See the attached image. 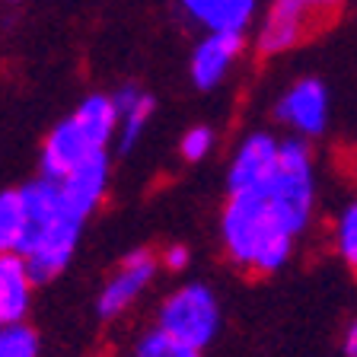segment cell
<instances>
[{"mask_svg": "<svg viewBox=\"0 0 357 357\" xmlns=\"http://www.w3.org/2000/svg\"><path fill=\"white\" fill-rule=\"evenodd\" d=\"M109 178H112L109 153L105 150H93L89 156H83L74 169H67L58 178V192L64 198V204L70 208V214L86 220L99 208L105 192H109Z\"/></svg>", "mask_w": 357, "mask_h": 357, "instance_id": "5b68a950", "label": "cell"}, {"mask_svg": "<svg viewBox=\"0 0 357 357\" xmlns=\"http://www.w3.org/2000/svg\"><path fill=\"white\" fill-rule=\"evenodd\" d=\"M160 332L169 335L176 344L192 351L208 348L220 328V306L214 290L204 284H185L178 287L160 310Z\"/></svg>", "mask_w": 357, "mask_h": 357, "instance_id": "277c9868", "label": "cell"}, {"mask_svg": "<svg viewBox=\"0 0 357 357\" xmlns=\"http://www.w3.org/2000/svg\"><path fill=\"white\" fill-rule=\"evenodd\" d=\"M70 121L77 125V131L86 137V144L93 150H105L115 141V105H112V96H102V93L86 96L74 109Z\"/></svg>", "mask_w": 357, "mask_h": 357, "instance_id": "9a60e30c", "label": "cell"}, {"mask_svg": "<svg viewBox=\"0 0 357 357\" xmlns=\"http://www.w3.org/2000/svg\"><path fill=\"white\" fill-rule=\"evenodd\" d=\"M243 54L239 32H208L192 54V80L198 89H214Z\"/></svg>", "mask_w": 357, "mask_h": 357, "instance_id": "30bf717a", "label": "cell"}, {"mask_svg": "<svg viewBox=\"0 0 357 357\" xmlns=\"http://www.w3.org/2000/svg\"><path fill=\"white\" fill-rule=\"evenodd\" d=\"M13 3H16V0H13Z\"/></svg>", "mask_w": 357, "mask_h": 357, "instance_id": "cb8c5ba5", "label": "cell"}, {"mask_svg": "<svg viewBox=\"0 0 357 357\" xmlns=\"http://www.w3.org/2000/svg\"><path fill=\"white\" fill-rule=\"evenodd\" d=\"M261 198L294 239L306 230L316 204V166L303 137L278 141V166L261 188Z\"/></svg>", "mask_w": 357, "mask_h": 357, "instance_id": "3957f363", "label": "cell"}, {"mask_svg": "<svg viewBox=\"0 0 357 357\" xmlns=\"http://www.w3.org/2000/svg\"><path fill=\"white\" fill-rule=\"evenodd\" d=\"M303 3H306V10H310V13L316 16L319 22L332 20V16L344 7V0H303Z\"/></svg>", "mask_w": 357, "mask_h": 357, "instance_id": "44dd1931", "label": "cell"}, {"mask_svg": "<svg viewBox=\"0 0 357 357\" xmlns=\"http://www.w3.org/2000/svg\"><path fill=\"white\" fill-rule=\"evenodd\" d=\"M278 166V141L271 134H249L243 144H239L236 156L230 163V176H227V185L230 195H243V192H261L265 182L271 178Z\"/></svg>", "mask_w": 357, "mask_h": 357, "instance_id": "9c48e42d", "label": "cell"}, {"mask_svg": "<svg viewBox=\"0 0 357 357\" xmlns=\"http://www.w3.org/2000/svg\"><path fill=\"white\" fill-rule=\"evenodd\" d=\"M0 357H38V335L22 322L0 326Z\"/></svg>", "mask_w": 357, "mask_h": 357, "instance_id": "e0dca14e", "label": "cell"}, {"mask_svg": "<svg viewBox=\"0 0 357 357\" xmlns=\"http://www.w3.org/2000/svg\"><path fill=\"white\" fill-rule=\"evenodd\" d=\"M220 233L230 259L259 275L278 271L294 252V236L278 223L261 192L230 195L223 208Z\"/></svg>", "mask_w": 357, "mask_h": 357, "instance_id": "7a4b0ae2", "label": "cell"}, {"mask_svg": "<svg viewBox=\"0 0 357 357\" xmlns=\"http://www.w3.org/2000/svg\"><path fill=\"white\" fill-rule=\"evenodd\" d=\"M137 357H198V351L185 348V344H176L169 335L153 328V332H147L137 342Z\"/></svg>", "mask_w": 357, "mask_h": 357, "instance_id": "d6986e66", "label": "cell"}, {"mask_svg": "<svg viewBox=\"0 0 357 357\" xmlns=\"http://www.w3.org/2000/svg\"><path fill=\"white\" fill-rule=\"evenodd\" d=\"M316 26H319V20L306 10L303 0H271V10L261 22L259 38H255V48L265 58L281 54L297 42H303Z\"/></svg>", "mask_w": 357, "mask_h": 357, "instance_id": "52a82bcc", "label": "cell"}, {"mask_svg": "<svg viewBox=\"0 0 357 357\" xmlns=\"http://www.w3.org/2000/svg\"><path fill=\"white\" fill-rule=\"evenodd\" d=\"M163 265L169 268V271H182V268L188 265V249L185 245H169L163 252Z\"/></svg>", "mask_w": 357, "mask_h": 357, "instance_id": "7402d4cb", "label": "cell"}, {"mask_svg": "<svg viewBox=\"0 0 357 357\" xmlns=\"http://www.w3.org/2000/svg\"><path fill=\"white\" fill-rule=\"evenodd\" d=\"M112 105H115V137H119L121 153L134 147L141 141L144 128L150 125V115H153V96H147L144 89L137 86H121L119 93H112Z\"/></svg>", "mask_w": 357, "mask_h": 357, "instance_id": "5bb4252c", "label": "cell"}, {"mask_svg": "<svg viewBox=\"0 0 357 357\" xmlns=\"http://www.w3.org/2000/svg\"><path fill=\"white\" fill-rule=\"evenodd\" d=\"M335 249L344 261L354 265L357 261V208L354 204H344L342 217L335 220Z\"/></svg>", "mask_w": 357, "mask_h": 357, "instance_id": "ac0fdd59", "label": "cell"}, {"mask_svg": "<svg viewBox=\"0 0 357 357\" xmlns=\"http://www.w3.org/2000/svg\"><path fill=\"white\" fill-rule=\"evenodd\" d=\"M89 153H93V147H89L86 137L77 131L74 121H70V119L58 121V125L52 128V134L45 137V147H42V176L52 178V182H58V178L64 176L67 169H74L83 156H89Z\"/></svg>", "mask_w": 357, "mask_h": 357, "instance_id": "7c38bea8", "label": "cell"}, {"mask_svg": "<svg viewBox=\"0 0 357 357\" xmlns=\"http://www.w3.org/2000/svg\"><path fill=\"white\" fill-rule=\"evenodd\" d=\"M211 147H214V131H211V128H204V125L185 131L182 144H178V150H182V156H185L188 163H198V160H204V156L211 153Z\"/></svg>", "mask_w": 357, "mask_h": 357, "instance_id": "ffe728a7", "label": "cell"}, {"mask_svg": "<svg viewBox=\"0 0 357 357\" xmlns=\"http://www.w3.org/2000/svg\"><path fill=\"white\" fill-rule=\"evenodd\" d=\"M344 357H357V328L354 326L344 335Z\"/></svg>", "mask_w": 357, "mask_h": 357, "instance_id": "603a6c76", "label": "cell"}, {"mask_svg": "<svg viewBox=\"0 0 357 357\" xmlns=\"http://www.w3.org/2000/svg\"><path fill=\"white\" fill-rule=\"evenodd\" d=\"M20 198L26 204V214H29V230L22 236L16 255L22 259L32 284H48L74 259L83 220L70 214V208L58 192V182L45 176L22 185Z\"/></svg>", "mask_w": 357, "mask_h": 357, "instance_id": "6da1fadb", "label": "cell"}, {"mask_svg": "<svg viewBox=\"0 0 357 357\" xmlns=\"http://www.w3.org/2000/svg\"><path fill=\"white\" fill-rule=\"evenodd\" d=\"M178 3L208 32H239V36H245L259 10V0H178Z\"/></svg>", "mask_w": 357, "mask_h": 357, "instance_id": "8fae6325", "label": "cell"}, {"mask_svg": "<svg viewBox=\"0 0 357 357\" xmlns=\"http://www.w3.org/2000/svg\"><path fill=\"white\" fill-rule=\"evenodd\" d=\"M278 119L297 131V137H319L328 128V89L316 77H303L278 102Z\"/></svg>", "mask_w": 357, "mask_h": 357, "instance_id": "8992f818", "label": "cell"}, {"mask_svg": "<svg viewBox=\"0 0 357 357\" xmlns=\"http://www.w3.org/2000/svg\"><path fill=\"white\" fill-rule=\"evenodd\" d=\"M32 300V278L16 252H0V326L22 322Z\"/></svg>", "mask_w": 357, "mask_h": 357, "instance_id": "4fadbf2b", "label": "cell"}, {"mask_svg": "<svg viewBox=\"0 0 357 357\" xmlns=\"http://www.w3.org/2000/svg\"><path fill=\"white\" fill-rule=\"evenodd\" d=\"M153 275H156V259L153 255L144 252V249L131 252L125 261H121L119 271L109 278V284L102 287V294H99V300H96L99 316H102V319H115V316H121V312H125L128 306L147 290V284L153 281Z\"/></svg>", "mask_w": 357, "mask_h": 357, "instance_id": "ba28073f", "label": "cell"}, {"mask_svg": "<svg viewBox=\"0 0 357 357\" xmlns=\"http://www.w3.org/2000/svg\"><path fill=\"white\" fill-rule=\"evenodd\" d=\"M29 230V214L16 192H0V252H20V243Z\"/></svg>", "mask_w": 357, "mask_h": 357, "instance_id": "2e32d148", "label": "cell"}]
</instances>
